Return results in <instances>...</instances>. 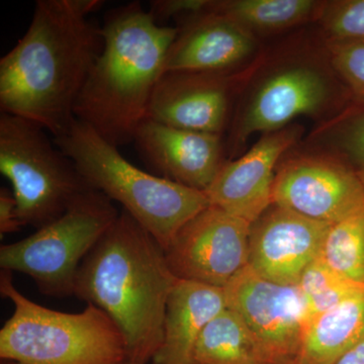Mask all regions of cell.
I'll return each instance as SVG.
<instances>
[{
  "label": "cell",
  "instance_id": "cell-1",
  "mask_svg": "<svg viewBox=\"0 0 364 364\" xmlns=\"http://www.w3.org/2000/svg\"><path fill=\"white\" fill-rule=\"evenodd\" d=\"M100 0H38L23 38L0 60V109L53 138L75 121L76 102L104 47L90 14Z\"/></svg>",
  "mask_w": 364,
  "mask_h": 364
},
{
  "label": "cell",
  "instance_id": "cell-2",
  "mask_svg": "<svg viewBox=\"0 0 364 364\" xmlns=\"http://www.w3.org/2000/svg\"><path fill=\"white\" fill-rule=\"evenodd\" d=\"M177 279L159 242L122 210L81 263L74 296L114 321L129 360L148 363L161 347L167 301Z\"/></svg>",
  "mask_w": 364,
  "mask_h": 364
},
{
  "label": "cell",
  "instance_id": "cell-3",
  "mask_svg": "<svg viewBox=\"0 0 364 364\" xmlns=\"http://www.w3.org/2000/svg\"><path fill=\"white\" fill-rule=\"evenodd\" d=\"M177 33L158 25L138 1L107 11L104 47L76 102L75 119L117 148L133 143Z\"/></svg>",
  "mask_w": 364,
  "mask_h": 364
},
{
  "label": "cell",
  "instance_id": "cell-4",
  "mask_svg": "<svg viewBox=\"0 0 364 364\" xmlns=\"http://www.w3.org/2000/svg\"><path fill=\"white\" fill-rule=\"evenodd\" d=\"M53 141L90 188L119 203L163 249L182 226L210 205L203 191L138 168L119 148L78 119Z\"/></svg>",
  "mask_w": 364,
  "mask_h": 364
},
{
  "label": "cell",
  "instance_id": "cell-5",
  "mask_svg": "<svg viewBox=\"0 0 364 364\" xmlns=\"http://www.w3.org/2000/svg\"><path fill=\"white\" fill-rule=\"evenodd\" d=\"M0 293L14 313L0 330V358L11 364H124L123 333L100 308L87 304L80 313L51 310L16 289L2 270Z\"/></svg>",
  "mask_w": 364,
  "mask_h": 364
},
{
  "label": "cell",
  "instance_id": "cell-6",
  "mask_svg": "<svg viewBox=\"0 0 364 364\" xmlns=\"http://www.w3.org/2000/svg\"><path fill=\"white\" fill-rule=\"evenodd\" d=\"M119 215L109 198L88 188L58 219L2 245L0 267L28 275L47 296H72L81 263Z\"/></svg>",
  "mask_w": 364,
  "mask_h": 364
},
{
  "label": "cell",
  "instance_id": "cell-7",
  "mask_svg": "<svg viewBox=\"0 0 364 364\" xmlns=\"http://www.w3.org/2000/svg\"><path fill=\"white\" fill-rule=\"evenodd\" d=\"M48 134L23 117L0 114V171L11 182L21 225L37 230L90 188Z\"/></svg>",
  "mask_w": 364,
  "mask_h": 364
},
{
  "label": "cell",
  "instance_id": "cell-8",
  "mask_svg": "<svg viewBox=\"0 0 364 364\" xmlns=\"http://www.w3.org/2000/svg\"><path fill=\"white\" fill-rule=\"evenodd\" d=\"M227 306L252 335L262 364H294L312 321L299 286L263 279L246 267L224 287Z\"/></svg>",
  "mask_w": 364,
  "mask_h": 364
},
{
  "label": "cell",
  "instance_id": "cell-9",
  "mask_svg": "<svg viewBox=\"0 0 364 364\" xmlns=\"http://www.w3.org/2000/svg\"><path fill=\"white\" fill-rule=\"evenodd\" d=\"M329 77V72L309 61L284 62L268 71L238 109L230 148L236 150L254 133L282 130L296 117L324 114L338 95Z\"/></svg>",
  "mask_w": 364,
  "mask_h": 364
},
{
  "label": "cell",
  "instance_id": "cell-10",
  "mask_svg": "<svg viewBox=\"0 0 364 364\" xmlns=\"http://www.w3.org/2000/svg\"><path fill=\"white\" fill-rule=\"evenodd\" d=\"M250 223L210 205L189 220L164 249L178 279L221 287L248 265Z\"/></svg>",
  "mask_w": 364,
  "mask_h": 364
},
{
  "label": "cell",
  "instance_id": "cell-11",
  "mask_svg": "<svg viewBox=\"0 0 364 364\" xmlns=\"http://www.w3.org/2000/svg\"><path fill=\"white\" fill-rule=\"evenodd\" d=\"M272 203L332 225L364 208V184L330 153L298 155L277 166Z\"/></svg>",
  "mask_w": 364,
  "mask_h": 364
},
{
  "label": "cell",
  "instance_id": "cell-12",
  "mask_svg": "<svg viewBox=\"0 0 364 364\" xmlns=\"http://www.w3.org/2000/svg\"><path fill=\"white\" fill-rule=\"evenodd\" d=\"M330 226L272 203L251 223L247 267L269 282L298 286Z\"/></svg>",
  "mask_w": 364,
  "mask_h": 364
},
{
  "label": "cell",
  "instance_id": "cell-13",
  "mask_svg": "<svg viewBox=\"0 0 364 364\" xmlns=\"http://www.w3.org/2000/svg\"><path fill=\"white\" fill-rule=\"evenodd\" d=\"M240 77L237 73L164 72L153 90L147 119L173 128L223 136Z\"/></svg>",
  "mask_w": 364,
  "mask_h": 364
},
{
  "label": "cell",
  "instance_id": "cell-14",
  "mask_svg": "<svg viewBox=\"0 0 364 364\" xmlns=\"http://www.w3.org/2000/svg\"><path fill=\"white\" fill-rule=\"evenodd\" d=\"M301 127L262 134L238 159L227 161L205 195L210 205L253 223L272 205V189L280 158L296 145Z\"/></svg>",
  "mask_w": 364,
  "mask_h": 364
},
{
  "label": "cell",
  "instance_id": "cell-15",
  "mask_svg": "<svg viewBox=\"0 0 364 364\" xmlns=\"http://www.w3.org/2000/svg\"><path fill=\"white\" fill-rule=\"evenodd\" d=\"M133 144L157 176L203 193L227 162L222 135L173 128L150 119L139 126Z\"/></svg>",
  "mask_w": 364,
  "mask_h": 364
},
{
  "label": "cell",
  "instance_id": "cell-16",
  "mask_svg": "<svg viewBox=\"0 0 364 364\" xmlns=\"http://www.w3.org/2000/svg\"><path fill=\"white\" fill-rule=\"evenodd\" d=\"M176 28L164 72L237 73L256 49L252 33L210 9L177 21Z\"/></svg>",
  "mask_w": 364,
  "mask_h": 364
},
{
  "label": "cell",
  "instance_id": "cell-17",
  "mask_svg": "<svg viewBox=\"0 0 364 364\" xmlns=\"http://www.w3.org/2000/svg\"><path fill=\"white\" fill-rule=\"evenodd\" d=\"M227 308L224 289L177 279L167 301L162 345L153 363L193 364L198 337Z\"/></svg>",
  "mask_w": 364,
  "mask_h": 364
},
{
  "label": "cell",
  "instance_id": "cell-18",
  "mask_svg": "<svg viewBox=\"0 0 364 364\" xmlns=\"http://www.w3.org/2000/svg\"><path fill=\"white\" fill-rule=\"evenodd\" d=\"M364 338V291L313 318L294 364H334Z\"/></svg>",
  "mask_w": 364,
  "mask_h": 364
},
{
  "label": "cell",
  "instance_id": "cell-19",
  "mask_svg": "<svg viewBox=\"0 0 364 364\" xmlns=\"http://www.w3.org/2000/svg\"><path fill=\"white\" fill-rule=\"evenodd\" d=\"M315 0H213L210 9L252 33H274L317 18Z\"/></svg>",
  "mask_w": 364,
  "mask_h": 364
},
{
  "label": "cell",
  "instance_id": "cell-20",
  "mask_svg": "<svg viewBox=\"0 0 364 364\" xmlns=\"http://www.w3.org/2000/svg\"><path fill=\"white\" fill-rule=\"evenodd\" d=\"M193 364H262L252 335L230 309L208 323L198 337Z\"/></svg>",
  "mask_w": 364,
  "mask_h": 364
},
{
  "label": "cell",
  "instance_id": "cell-21",
  "mask_svg": "<svg viewBox=\"0 0 364 364\" xmlns=\"http://www.w3.org/2000/svg\"><path fill=\"white\" fill-rule=\"evenodd\" d=\"M318 257L345 279L364 284V208L330 226Z\"/></svg>",
  "mask_w": 364,
  "mask_h": 364
},
{
  "label": "cell",
  "instance_id": "cell-22",
  "mask_svg": "<svg viewBox=\"0 0 364 364\" xmlns=\"http://www.w3.org/2000/svg\"><path fill=\"white\" fill-rule=\"evenodd\" d=\"M364 184V105L351 104L316 133Z\"/></svg>",
  "mask_w": 364,
  "mask_h": 364
},
{
  "label": "cell",
  "instance_id": "cell-23",
  "mask_svg": "<svg viewBox=\"0 0 364 364\" xmlns=\"http://www.w3.org/2000/svg\"><path fill=\"white\" fill-rule=\"evenodd\" d=\"M298 286L308 301L312 318L364 291V284L345 279L320 257L306 267Z\"/></svg>",
  "mask_w": 364,
  "mask_h": 364
},
{
  "label": "cell",
  "instance_id": "cell-24",
  "mask_svg": "<svg viewBox=\"0 0 364 364\" xmlns=\"http://www.w3.org/2000/svg\"><path fill=\"white\" fill-rule=\"evenodd\" d=\"M316 21L326 42H364V0L322 1Z\"/></svg>",
  "mask_w": 364,
  "mask_h": 364
},
{
  "label": "cell",
  "instance_id": "cell-25",
  "mask_svg": "<svg viewBox=\"0 0 364 364\" xmlns=\"http://www.w3.org/2000/svg\"><path fill=\"white\" fill-rule=\"evenodd\" d=\"M333 70L350 95L352 104L364 105V42H326Z\"/></svg>",
  "mask_w": 364,
  "mask_h": 364
},
{
  "label": "cell",
  "instance_id": "cell-26",
  "mask_svg": "<svg viewBox=\"0 0 364 364\" xmlns=\"http://www.w3.org/2000/svg\"><path fill=\"white\" fill-rule=\"evenodd\" d=\"M213 0H153L149 13L158 25L174 18L176 21L205 13L212 6Z\"/></svg>",
  "mask_w": 364,
  "mask_h": 364
},
{
  "label": "cell",
  "instance_id": "cell-27",
  "mask_svg": "<svg viewBox=\"0 0 364 364\" xmlns=\"http://www.w3.org/2000/svg\"><path fill=\"white\" fill-rule=\"evenodd\" d=\"M23 227L18 215V203L13 191L1 188L0 191V235L14 233Z\"/></svg>",
  "mask_w": 364,
  "mask_h": 364
},
{
  "label": "cell",
  "instance_id": "cell-28",
  "mask_svg": "<svg viewBox=\"0 0 364 364\" xmlns=\"http://www.w3.org/2000/svg\"><path fill=\"white\" fill-rule=\"evenodd\" d=\"M334 364H364V338L345 352Z\"/></svg>",
  "mask_w": 364,
  "mask_h": 364
},
{
  "label": "cell",
  "instance_id": "cell-29",
  "mask_svg": "<svg viewBox=\"0 0 364 364\" xmlns=\"http://www.w3.org/2000/svg\"><path fill=\"white\" fill-rule=\"evenodd\" d=\"M124 364H147V363H140V361L128 360Z\"/></svg>",
  "mask_w": 364,
  "mask_h": 364
}]
</instances>
